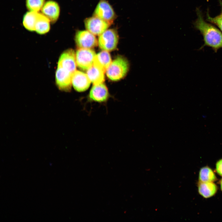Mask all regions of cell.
Returning a JSON list of instances; mask_svg holds the SVG:
<instances>
[{"label":"cell","mask_w":222,"mask_h":222,"mask_svg":"<svg viewBox=\"0 0 222 222\" xmlns=\"http://www.w3.org/2000/svg\"><path fill=\"white\" fill-rule=\"evenodd\" d=\"M197 18L193 23L195 29L199 31L203 37L204 44L201 48L208 47L216 52L222 48V32L211 23L204 20L199 8L195 10Z\"/></svg>","instance_id":"cell-1"},{"label":"cell","mask_w":222,"mask_h":222,"mask_svg":"<svg viewBox=\"0 0 222 222\" xmlns=\"http://www.w3.org/2000/svg\"><path fill=\"white\" fill-rule=\"evenodd\" d=\"M128 61L123 57L118 56L112 62L106 70V74L113 81H117L123 78L129 69Z\"/></svg>","instance_id":"cell-2"},{"label":"cell","mask_w":222,"mask_h":222,"mask_svg":"<svg viewBox=\"0 0 222 222\" xmlns=\"http://www.w3.org/2000/svg\"><path fill=\"white\" fill-rule=\"evenodd\" d=\"M117 31L114 29H107L99 35L98 43L103 50L110 51L115 49L118 41Z\"/></svg>","instance_id":"cell-3"},{"label":"cell","mask_w":222,"mask_h":222,"mask_svg":"<svg viewBox=\"0 0 222 222\" xmlns=\"http://www.w3.org/2000/svg\"><path fill=\"white\" fill-rule=\"evenodd\" d=\"M93 16L111 25L116 18V14L111 5L106 0H100L94 10Z\"/></svg>","instance_id":"cell-4"},{"label":"cell","mask_w":222,"mask_h":222,"mask_svg":"<svg viewBox=\"0 0 222 222\" xmlns=\"http://www.w3.org/2000/svg\"><path fill=\"white\" fill-rule=\"evenodd\" d=\"M96 55L91 49L79 48L76 53L77 66L83 70H87L93 65Z\"/></svg>","instance_id":"cell-5"},{"label":"cell","mask_w":222,"mask_h":222,"mask_svg":"<svg viewBox=\"0 0 222 222\" xmlns=\"http://www.w3.org/2000/svg\"><path fill=\"white\" fill-rule=\"evenodd\" d=\"M75 39L79 48L91 49L96 46L97 43L95 35L87 30L77 31Z\"/></svg>","instance_id":"cell-6"},{"label":"cell","mask_w":222,"mask_h":222,"mask_svg":"<svg viewBox=\"0 0 222 222\" xmlns=\"http://www.w3.org/2000/svg\"><path fill=\"white\" fill-rule=\"evenodd\" d=\"M84 24L86 30L95 35H99L108 29L110 24L95 16L86 18Z\"/></svg>","instance_id":"cell-7"},{"label":"cell","mask_w":222,"mask_h":222,"mask_svg":"<svg viewBox=\"0 0 222 222\" xmlns=\"http://www.w3.org/2000/svg\"><path fill=\"white\" fill-rule=\"evenodd\" d=\"M110 97L107 88L103 84L94 85L88 95V101L103 104L106 106Z\"/></svg>","instance_id":"cell-8"},{"label":"cell","mask_w":222,"mask_h":222,"mask_svg":"<svg viewBox=\"0 0 222 222\" xmlns=\"http://www.w3.org/2000/svg\"><path fill=\"white\" fill-rule=\"evenodd\" d=\"M76 53L72 49L66 50L60 56L58 67L62 68L73 74L76 70Z\"/></svg>","instance_id":"cell-9"},{"label":"cell","mask_w":222,"mask_h":222,"mask_svg":"<svg viewBox=\"0 0 222 222\" xmlns=\"http://www.w3.org/2000/svg\"><path fill=\"white\" fill-rule=\"evenodd\" d=\"M72 74L62 68L58 67L56 72V81L59 89L65 92L71 90Z\"/></svg>","instance_id":"cell-10"},{"label":"cell","mask_w":222,"mask_h":222,"mask_svg":"<svg viewBox=\"0 0 222 222\" xmlns=\"http://www.w3.org/2000/svg\"><path fill=\"white\" fill-rule=\"evenodd\" d=\"M91 81L87 74L76 70L72 77V84L74 89L78 92L86 91L89 87Z\"/></svg>","instance_id":"cell-11"},{"label":"cell","mask_w":222,"mask_h":222,"mask_svg":"<svg viewBox=\"0 0 222 222\" xmlns=\"http://www.w3.org/2000/svg\"><path fill=\"white\" fill-rule=\"evenodd\" d=\"M41 11L42 13L47 17L52 23L56 22L60 14V7L58 3L53 0L45 2Z\"/></svg>","instance_id":"cell-12"},{"label":"cell","mask_w":222,"mask_h":222,"mask_svg":"<svg viewBox=\"0 0 222 222\" xmlns=\"http://www.w3.org/2000/svg\"><path fill=\"white\" fill-rule=\"evenodd\" d=\"M111 62L109 53L108 51L103 50L96 55L94 59L93 65L105 72Z\"/></svg>","instance_id":"cell-13"},{"label":"cell","mask_w":222,"mask_h":222,"mask_svg":"<svg viewBox=\"0 0 222 222\" xmlns=\"http://www.w3.org/2000/svg\"><path fill=\"white\" fill-rule=\"evenodd\" d=\"M198 191L199 194L205 198H210L215 194L217 187L213 182H201L198 184Z\"/></svg>","instance_id":"cell-14"},{"label":"cell","mask_w":222,"mask_h":222,"mask_svg":"<svg viewBox=\"0 0 222 222\" xmlns=\"http://www.w3.org/2000/svg\"><path fill=\"white\" fill-rule=\"evenodd\" d=\"M104 72L100 68L93 65L87 70V74L94 85L103 83L105 80Z\"/></svg>","instance_id":"cell-15"},{"label":"cell","mask_w":222,"mask_h":222,"mask_svg":"<svg viewBox=\"0 0 222 222\" xmlns=\"http://www.w3.org/2000/svg\"><path fill=\"white\" fill-rule=\"evenodd\" d=\"M49 19L42 13H39L35 25V31L38 34L43 35L50 29Z\"/></svg>","instance_id":"cell-16"},{"label":"cell","mask_w":222,"mask_h":222,"mask_svg":"<svg viewBox=\"0 0 222 222\" xmlns=\"http://www.w3.org/2000/svg\"><path fill=\"white\" fill-rule=\"evenodd\" d=\"M39 13L38 12L30 11L25 14L23 23L26 29L31 31H35V25Z\"/></svg>","instance_id":"cell-17"},{"label":"cell","mask_w":222,"mask_h":222,"mask_svg":"<svg viewBox=\"0 0 222 222\" xmlns=\"http://www.w3.org/2000/svg\"><path fill=\"white\" fill-rule=\"evenodd\" d=\"M199 179V181L204 182H213L217 179L216 176L213 170L208 166L204 167L200 169Z\"/></svg>","instance_id":"cell-18"},{"label":"cell","mask_w":222,"mask_h":222,"mask_svg":"<svg viewBox=\"0 0 222 222\" xmlns=\"http://www.w3.org/2000/svg\"><path fill=\"white\" fill-rule=\"evenodd\" d=\"M221 7V11L218 15L214 17H211L209 14V10L208 9L206 12V21L216 26L222 32V2L219 0Z\"/></svg>","instance_id":"cell-19"},{"label":"cell","mask_w":222,"mask_h":222,"mask_svg":"<svg viewBox=\"0 0 222 222\" xmlns=\"http://www.w3.org/2000/svg\"><path fill=\"white\" fill-rule=\"evenodd\" d=\"M45 0H26L27 9L30 11L38 12L41 9Z\"/></svg>","instance_id":"cell-20"},{"label":"cell","mask_w":222,"mask_h":222,"mask_svg":"<svg viewBox=\"0 0 222 222\" xmlns=\"http://www.w3.org/2000/svg\"><path fill=\"white\" fill-rule=\"evenodd\" d=\"M216 171L217 174L222 176V158L217 161L216 165Z\"/></svg>","instance_id":"cell-21"},{"label":"cell","mask_w":222,"mask_h":222,"mask_svg":"<svg viewBox=\"0 0 222 222\" xmlns=\"http://www.w3.org/2000/svg\"><path fill=\"white\" fill-rule=\"evenodd\" d=\"M220 188L222 191V179H221L220 182Z\"/></svg>","instance_id":"cell-22"}]
</instances>
